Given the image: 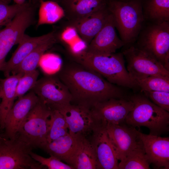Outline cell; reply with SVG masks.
<instances>
[{"mask_svg":"<svg viewBox=\"0 0 169 169\" xmlns=\"http://www.w3.org/2000/svg\"><path fill=\"white\" fill-rule=\"evenodd\" d=\"M57 75L68 88L72 104L90 109L96 104L111 98L127 97L122 87L73 60L64 64Z\"/></svg>","mask_w":169,"mask_h":169,"instance_id":"1","label":"cell"},{"mask_svg":"<svg viewBox=\"0 0 169 169\" xmlns=\"http://www.w3.org/2000/svg\"><path fill=\"white\" fill-rule=\"evenodd\" d=\"M70 54L73 60L98 73L112 84L130 89L137 87L125 68L122 52L100 55L88 53L84 49L70 51Z\"/></svg>","mask_w":169,"mask_h":169,"instance_id":"2","label":"cell"},{"mask_svg":"<svg viewBox=\"0 0 169 169\" xmlns=\"http://www.w3.org/2000/svg\"><path fill=\"white\" fill-rule=\"evenodd\" d=\"M144 1L108 0V8L124 46L134 43L145 22L143 13Z\"/></svg>","mask_w":169,"mask_h":169,"instance_id":"3","label":"cell"},{"mask_svg":"<svg viewBox=\"0 0 169 169\" xmlns=\"http://www.w3.org/2000/svg\"><path fill=\"white\" fill-rule=\"evenodd\" d=\"M133 104L125 122L133 127H146L151 135L159 136L169 129V112L155 105L144 95L135 94L129 97Z\"/></svg>","mask_w":169,"mask_h":169,"instance_id":"4","label":"cell"},{"mask_svg":"<svg viewBox=\"0 0 169 169\" xmlns=\"http://www.w3.org/2000/svg\"><path fill=\"white\" fill-rule=\"evenodd\" d=\"M133 44L169 71V22L155 23L145 21Z\"/></svg>","mask_w":169,"mask_h":169,"instance_id":"5","label":"cell"},{"mask_svg":"<svg viewBox=\"0 0 169 169\" xmlns=\"http://www.w3.org/2000/svg\"><path fill=\"white\" fill-rule=\"evenodd\" d=\"M32 149L18 137L11 139L0 134V169H42L30 156Z\"/></svg>","mask_w":169,"mask_h":169,"instance_id":"6","label":"cell"},{"mask_svg":"<svg viewBox=\"0 0 169 169\" xmlns=\"http://www.w3.org/2000/svg\"><path fill=\"white\" fill-rule=\"evenodd\" d=\"M51 110L38 100L21 125L17 137L33 149L47 142L48 121Z\"/></svg>","mask_w":169,"mask_h":169,"instance_id":"7","label":"cell"},{"mask_svg":"<svg viewBox=\"0 0 169 169\" xmlns=\"http://www.w3.org/2000/svg\"><path fill=\"white\" fill-rule=\"evenodd\" d=\"M121 52L127 62L126 69L135 82L153 75L169 77V71L160 62L133 44L123 46Z\"/></svg>","mask_w":169,"mask_h":169,"instance_id":"8","label":"cell"},{"mask_svg":"<svg viewBox=\"0 0 169 169\" xmlns=\"http://www.w3.org/2000/svg\"><path fill=\"white\" fill-rule=\"evenodd\" d=\"M34 11L30 5L19 12L3 29H0V71L5 58L15 45L22 40L26 29L33 20Z\"/></svg>","mask_w":169,"mask_h":169,"instance_id":"9","label":"cell"},{"mask_svg":"<svg viewBox=\"0 0 169 169\" xmlns=\"http://www.w3.org/2000/svg\"><path fill=\"white\" fill-rule=\"evenodd\" d=\"M31 90L50 110H59L71 103L72 96L68 88L57 75L42 77Z\"/></svg>","mask_w":169,"mask_h":169,"instance_id":"10","label":"cell"},{"mask_svg":"<svg viewBox=\"0 0 169 169\" xmlns=\"http://www.w3.org/2000/svg\"><path fill=\"white\" fill-rule=\"evenodd\" d=\"M133 107V102L126 97L111 98L96 104L90 109L96 123L120 124Z\"/></svg>","mask_w":169,"mask_h":169,"instance_id":"11","label":"cell"},{"mask_svg":"<svg viewBox=\"0 0 169 169\" xmlns=\"http://www.w3.org/2000/svg\"><path fill=\"white\" fill-rule=\"evenodd\" d=\"M104 124L118 160H122L134 149L143 146L138 131L135 128L121 124Z\"/></svg>","mask_w":169,"mask_h":169,"instance_id":"12","label":"cell"},{"mask_svg":"<svg viewBox=\"0 0 169 169\" xmlns=\"http://www.w3.org/2000/svg\"><path fill=\"white\" fill-rule=\"evenodd\" d=\"M88 138L95 155L97 169H118V160L105 125L96 123Z\"/></svg>","mask_w":169,"mask_h":169,"instance_id":"13","label":"cell"},{"mask_svg":"<svg viewBox=\"0 0 169 169\" xmlns=\"http://www.w3.org/2000/svg\"><path fill=\"white\" fill-rule=\"evenodd\" d=\"M58 110L65 119L69 134L75 137L88 138L96 124L89 108L70 103Z\"/></svg>","mask_w":169,"mask_h":169,"instance_id":"14","label":"cell"},{"mask_svg":"<svg viewBox=\"0 0 169 169\" xmlns=\"http://www.w3.org/2000/svg\"><path fill=\"white\" fill-rule=\"evenodd\" d=\"M114 18L110 13L105 24L86 46L87 52L97 55H108L115 53L125 45L116 34Z\"/></svg>","mask_w":169,"mask_h":169,"instance_id":"15","label":"cell"},{"mask_svg":"<svg viewBox=\"0 0 169 169\" xmlns=\"http://www.w3.org/2000/svg\"><path fill=\"white\" fill-rule=\"evenodd\" d=\"M39 100L32 90L14 103L6 118L3 135L7 138L15 139L20 127L28 114Z\"/></svg>","mask_w":169,"mask_h":169,"instance_id":"16","label":"cell"},{"mask_svg":"<svg viewBox=\"0 0 169 169\" xmlns=\"http://www.w3.org/2000/svg\"><path fill=\"white\" fill-rule=\"evenodd\" d=\"M146 158L154 167L169 169V138L138 131Z\"/></svg>","mask_w":169,"mask_h":169,"instance_id":"17","label":"cell"},{"mask_svg":"<svg viewBox=\"0 0 169 169\" xmlns=\"http://www.w3.org/2000/svg\"><path fill=\"white\" fill-rule=\"evenodd\" d=\"M110 13L107 6L79 21L68 22L67 25L75 30L87 46L102 28Z\"/></svg>","mask_w":169,"mask_h":169,"instance_id":"18","label":"cell"},{"mask_svg":"<svg viewBox=\"0 0 169 169\" xmlns=\"http://www.w3.org/2000/svg\"><path fill=\"white\" fill-rule=\"evenodd\" d=\"M64 162L74 169H97L95 155L89 139L77 137L76 145Z\"/></svg>","mask_w":169,"mask_h":169,"instance_id":"19","label":"cell"},{"mask_svg":"<svg viewBox=\"0 0 169 169\" xmlns=\"http://www.w3.org/2000/svg\"><path fill=\"white\" fill-rule=\"evenodd\" d=\"M55 35L54 32L36 37H30L25 34L11 58L5 62L2 69L5 76L10 75L22 61L38 46Z\"/></svg>","mask_w":169,"mask_h":169,"instance_id":"20","label":"cell"},{"mask_svg":"<svg viewBox=\"0 0 169 169\" xmlns=\"http://www.w3.org/2000/svg\"><path fill=\"white\" fill-rule=\"evenodd\" d=\"M108 0H62L68 22L77 21L107 6Z\"/></svg>","mask_w":169,"mask_h":169,"instance_id":"21","label":"cell"},{"mask_svg":"<svg viewBox=\"0 0 169 169\" xmlns=\"http://www.w3.org/2000/svg\"><path fill=\"white\" fill-rule=\"evenodd\" d=\"M23 74H12L0 79V128L4 129L7 115L12 107L16 98L17 86Z\"/></svg>","mask_w":169,"mask_h":169,"instance_id":"22","label":"cell"},{"mask_svg":"<svg viewBox=\"0 0 169 169\" xmlns=\"http://www.w3.org/2000/svg\"><path fill=\"white\" fill-rule=\"evenodd\" d=\"M143 13L146 22L155 23L169 22V0H144Z\"/></svg>","mask_w":169,"mask_h":169,"instance_id":"23","label":"cell"},{"mask_svg":"<svg viewBox=\"0 0 169 169\" xmlns=\"http://www.w3.org/2000/svg\"><path fill=\"white\" fill-rule=\"evenodd\" d=\"M56 36L55 35L39 45L12 72V74H24L36 69L43 54L56 43Z\"/></svg>","mask_w":169,"mask_h":169,"instance_id":"24","label":"cell"},{"mask_svg":"<svg viewBox=\"0 0 169 169\" xmlns=\"http://www.w3.org/2000/svg\"><path fill=\"white\" fill-rule=\"evenodd\" d=\"M77 137L69 133L49 142H47L41 148L50 156H53L64 161L74 149Z\"/></svg>","mask_w":169,"mask_h":169,"instance_id":"25","label":"cell"},{"mask_svg":"<svg viewBox=\"0 0 169 169\" xmlns=\"http://www.w3.org/2000/svg\"><path fill=\"white\" fill-rule=\"evenodd\" d=\"M38 25L52 24L65 16L64 10L57 2L50 0H39Z\"/></svg>","mask_w":169,"mask_h":169,"instance_id":"26","label":"cell"},{"mask_svg":"<svg viewBox=\"0 0 169 169\" xmlns=\"http://www.w3.org/2000/svg\"><path fill=\"white\" fill-rule=\"evenodd\" d=\"M49 118L48 121L47 142L52 141L69 133L65 119L58 110H51Z\"/></svg>","mask_w":169,"mask_h":169,"instance_id":"27","label":"cell"},{"mask_svg":"<svg viewBox=\"0 0 169 169\" xmlns=\"http://www.w3.org/2000/svg\"><path fill=\"white\" fill-rule=\"evenodd\" d=\"M143 146L134 149L119 163L118 169H149Z\"/></svg>","mask_w":169,"mask_h":169,"instance_id":"28","label":"cell"},{"mask_svg":"<svg viewBox=\"0 0 169 169\" xmlns=\"http://www.w3.org/2000/svg\"><path fill=\"white\" fill-rule=\"evenodd\" d=\"M141 92L162 91L169 92V77L153 75L135 81Z\"/></svg>","mask_w":169,"mask_h":169,"instance_id":"29","label":"cell"},{"mask_svg":"<svg viewBox=\"0 0 169 169\" xmlns=\"http://www.w3.org/2000/svg\"><path fill=\"white\" fill-rule=\"evenodd\" d=\"M29 5L26 2L22 4L10 5L4 0H0V29L11 21L19 12Z\"/></svg>","mask_w":169,"mask_h":169,"instance_id":"30","label":"cell"},{"mask_svg":"<svg viewBox=\"0 0 169 169\" xmlns=\"http://www.w3.org/2000/svg\"><path fill=\"white\" fill-rule=\"evenodd\" d=\"M39 75L38 71L36 69L24 73L18 82L16 90V98H20L35 86Z\"/></svg>","mask_w":169,"mask_h":169,"instance_id":"31","label":"cell"},{"mask_svg":"<svg viewBox=\"0 0 169 169\" xmlns=\"http://www.w3.org/2000/svg\"><path fill=\"white\" fill-rule=\"evenodd\" d=\"M32 158L38 162L43 167L49 169H74L68 164L65 163L57 157L50 155L49 158H45L35 153L32 151L30 152Z\"/></svg>","mask_w":169,"mask_h":169,"instance_id":"32","label":"cell"},{"mask_svg":"<svg viewBox=\"0 0 169 169\" xmlns=\"http://www.w3.org/2000/svg\"><path fill=\"white\" fill-rule=\"evenodd\" d=\"M142 92L153 103L169 112V92L162 91Z\"/></svg>","mask_w":169,"mask_h":169,"instance_id":"33","label":"cell"},{"mask_svg":"<svg viewBox=\"0 0 169 169\" xmlns=\"http://www.w3.org/2000/svg\"><path fill=\"white\" fill-rule=\"evenodd\" d=\"M8 3L10 0H6ZM16 4H22L24 3L25 0H13Z\"/></svg>","mask_w":169,"mask_h":169,"instance_id":"34","label":"cell"},{"mask_svg":"<svg viewBox=\"0 0 169 169\" xmlns=\"http://www.w3.org/2000/svg\"><path fill=\"white\" fill-rule=\"evenodd\" d=\"M50 0V1H55L56 2H57L58 3H59L60 2H61L62 0Z\"/></svg>","mask_w":169,"mask_h":169,"instance_id":"35","label":"cell"},{"mask_svg":"<svg viewBox=\"0 0 169 169\" xmlns=\"http://www.w3.org/2000/svg\"><path fill=\"white\" fill-rule=\"evenodd\" d=\"M120 0L122 1H127L128 0Z\"/></svg>","mask_w":169,"mask_h":169,"instance_id":"36","label":"cell"},{"mask_svg":"<svg viewBox=\"0 0 169 169\" xmlns=\"http://www.w3.org/2000/svg\"><path fill=\"white\" fill-rule=\"evenodd\" d=\"M5 0V1H7V2H8L6 0Z\"/></svg>","mask_w":169,"mask_h":169,"instance_id":"37","label":"cell"},{"mask_svg":"<svg viewBox=\"0 0 169 169\" xmlns=\"http://www.w3.org/2000/svg\"></svg>","mask_w":169,"mask_h":169,"instance_id":"38","label":"cell"}]
</instances>
